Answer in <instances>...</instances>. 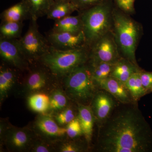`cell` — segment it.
<instances>
[{
  "instance_id": "cell-1",
  "label": "cell",
  "mask_w": 152,
  "mask_h": 152,
  "mask_svg": "<svg viewBox=\"0 0 152 152\" xmlns=\"http://www.w3.org/2000/svg\"><path fill=\"white\" fill-rule=\"evenodd\" d=\"M135 103L118 104L99 126L97 151L152 152L151 129Z\"/></svg>"
},
{
  "instance_id": "cell-2",
  "label": "cell",
  "mask_w": 152,
  "mask_h": 152,
  "mask_svg": "<svg viewBox=\"0 0 152 152\" xmlns=\"http://www.w3.org/2000/svg\"><path fill=\"white\" fill-rule=\"evenodd\" d=\"M113 2V0H104L97 5L79 11L83 23V31L89 48L112 31Z\"/></svg>"
},
{
  "instance_id": "cell-3",
  "label": "cell",
  "mask_w": 152,
  "mask_h": 152,
  "mask_svg": "<svg viewBox=\"0 0 152 152\" xmlns=\"http://www.w3.org/2000/svg\"><path fill=\"white\" fill-rule=\"evenodd\" d=\"M112 31L124 58L137 65L135 53L141 34V28L137 22L117 7H114Z\"/></svg>"
},
{
  "instance_id": "cell-4",
  "label": "cell",
  "mask_w": 152,
  "mask_h": 152,
  "mask_svg": "<svg viewBox=\"0 0 152 152\" xmlns=\"http://www.w3.org/2000/svg\"><path fill=\"white\" fill-rule=\"evenodd\" d=\"M89 51L87 46L69 50H58L51 48L40 61L57 78H63L76 68L88 62Z\"/></svg>"
},
{
  "instance_id": "cell-5",
  "label": "cell",
  "mask_w": 152,
  "mask_h": 152,
  "mask_svg": "<svg viewBox=\"0 0 152 152\" xmlns=\"http://www.w3.org/2000/svg\"><path fill=\"white\" fill-rule=\"evenodd\" d=\"M66 91L77 103L88 105L97 91L88 62L76 68L63 78Z\"/></svg>"
},
{
  "instance_id": "cell-6",
  "label": "cell",
  "mask_w": 152,
  "mask_h": 152,
  "mask_svg": "<svg viewBox=\"0 0 152 152\" xmlns=\"http://www.w3.org/2000/svg\"><path fill=\"white\" fill-rule=\"evenodd\" d=\"M37 21L31 19L26 32L18 39L21 50L30 65L40 61L51 49L46 37L39 31Z\"/></svg>"
},
{
  "instance_id": "cell-7",
  "label": "cell",
  "mask_w": 152,
  "mask_h": 152,
  "mask_svg": "<svg viewBox=\"0 0 152 152\" xmlns=\"http://www.w3.org/2000/svg\"><path fill=\"white\" fill-rule=\"evenodd\" d=\"M89 49L90 63L115 64L122 58L112 31L96 41Z\"/></svg>"
},
{
  "instance_id": "cell-8",
  "label": "cell",
  "mask_w": 152,
  "mask_h": 152,
  "mask_svg": "<svg viewBox=\"0 0 152 152\" xmlns=\"http://www.w3.org/2000/svg\"><path fill=\"white\" fill-rule=\"evenodd\" d=\"M27 73L24 79L23 91L25 94L42 92L57 78L40 61L30 65L26 71Z\"/></svg>"
},
{
  "instance_id": "cell-9",
  "label": "cell",
  "mask_w": 152,
  "mask_h": 152,
  "mask_svg": "<svg viewBox=\"0 0 152 152\" xmlns=\"http://www.w3.org/2000/svg\"><path fill=\"white\" fill-rule=\"evenodd\" d=\"M36 138L34 130L12 126L7 128L2 137L8 150L14 152L30 151Z\"/></svg>"
},
{
  "instance_id": "cell-10",
  "label": "cell",
  "mask_w": 152,
  "mask_h": 152,
  "mask_svg": "<svg viewBox=\"0 0 152 152\" xmlns=\"http://www.w3.org/2000/svg\"><path fill=\"white\" fill-rule=\"evenodd\" d=\"M0 57L4 64L21 72L27 70L30 64L23 54L17 39H0Z\"/></svg>"
},
{
  "instance_id": "cell-11",
  "label": "cell",
  "mask_w": 152,
  "mask_h": 152,
  "mask_svg": "<svg viewBox=\"0 0 152 152\" xmlns=\"http://www.w3.org/2000/svg\"><path fill=\"white\" fill-rule=\"evenodd\" d=\"M46 37L51 48L58 50H69L87 46L83 31L73 34L51 30L47 33Z\"/></svg>"
},
{
  "instance_id": "cell-12",
  "label": "cell",
  "mask_w": 152,
  "mask_h": 152,
  "mask_svg": "<svg viewBox=\"0 0 152 152\" xmlns=\"http://www.w3.org/2000/svg\"><path fill=\"white\" fill-rule=\"evenodd\" d=\"M56 121L49 115H39L35 121L34 131L35 134L52 142L62 140L67 135L66 128L60 126Z\"/></svg>"
},
{
  "instance_id": "cell-13",
  "label": "cell",
  "mask_w": 152,
  "mask_h": 152,
  "mask_svg": "<svg viewBox=\"0 0 152 152\" xmlns=\"http://www.w3.org/2000/svg\"><path fill=\"white\" fill-rule=\"evenodd\" d=\"M100 89L95 93L90 105L98 126L102 124L110 116L118 104V102L110 93Z\"/></svg>"
},
{
  "instance_id": "cell-14",
  "label": "cell",
  "mask_w": 152,
  "mask_h": 152,
  "mask_svg": "<svg viewBox=\"0 0 152 152\" xmlns=\"http://www.w3.org/2000/svg\"><path fill=\"white\" fill-rule=\"evenodd\" d=\"M95 83L98 88L110 93L120 103L128 104L135 103L125 83L113 77L110 76Z\"/></svg>"
},
{
  "instance_id": "cell-15",
  "label": "cell",
  "mask_w": 152,
  "mask_h": 152,
  "mask_svg": "<svg viewBox=\"0 0 152 152\" xmlns=\"http://www.w3.org/2000/svg\"><path fill=\"white\" fill-rule=\"evenodd\" d=\"M78 115L83 134L86 140L89 145L92 138L94 125L96 118L89 105L77 103Z\"/></svg>"
},
{
  "instance_id": "cell-16",
  "label": "cell",
  "mask_w": 152,
  "mask_h": 152,
  "mask_svg": "<svg viewBox=\"0 0 152 152\" xmlns=\"http://www.w3.org/2000/svg\"><path fill=\"white\" fill-rule=\"evenodd\" d=\"M20 71L3 64L0 69V98L1 100L8 96L10 91L15 84Z\"/></svg>"
},
{
  "instance_id": "cell-17",
  "label": "cell",
  "mask_w": 152,
  "mask_h": 152,
  "mask_svg": "<svg viewBox=\"0 0 152 152\" xmlns=\"http://www.w3.org/2000/svg\"><path fill=\"white\" fill-rule=\"evenodd\" d=\"M1 22L23 23L31 20V16L27 6L22 1L4 10L1 14Z\"/></svg>"
},
{
  "instance_id": "cell-18",
  "label": "cell",
  "mask_w": 152,
  "mask_h": 152,
  "mask_svg": "<svg viewBox=\"0 0 152 152\" xmlns=\"http://www.w3.org/2000/svg\"><path fill=\"white\" fill-rule=\"evenodd\" d=\"M140 70L137 65L122 57L114 64L110 76L125 83L133 74Z\"/></svg>"
},
{
  "instance_id": "cell-19",
  "label": "cell",
  "mask_w": 152,
  "mask_h": 152,
  "mask_svg": "<svg viewBox=\"0 0 152 152\" xmlns=\"http://www.w3.org/2000/svg\"><path fill=\"white\" fill-rule=\"evenodd\" d=\"M83 26L80 15H69L59 20L55 21L51 30L56 32H65L78 34L83 31Z\"/></svg>"
},
{
  "instance_id": "cell-20",
  "label": "cell",
  "mask_w": 152,
  "mask_h": 152,
  "mask_svg": "<svg viewBox=\"0 0 152 152\" xmlns=\"http://www.w3.org/2000/svg\"><path fill=\"white\" fill-rule=\"evenodd\" d=\"M77 9L70 0L55 1L46 15L47 18L55 21L71 15Z\"/></svg>"
},
{
  "instance_id": "cell-21",
  "label": "cell",
  "mask_w": 152,
  "mask_h": 152,
  "mask_svg": "<svg viewBox=\"0 0 152 152\" xmlns=\"http://www.w3.org/2000/svg\"><path fill=\"white\" fill-rule=\"evenodd\" d=\"M27 6L31 19L37 20L46 15L55 0H21Z\"/></svg>"
},
{
  "instance_id": "cell-22",
  "label": "cell",
  "mask_w": 152,
  "mask_h": 152,
  "mask_svg": "<svg viewBox=\"0 0 152 152\" xmlns=\"http://www.w3.org/2000/svg\"><path fill=\"white\" fill-rule=\"evenodd\" d=\"M141 70L133 74L125 83L135 103H137L141 98L148 94L142 84L140 78Z\"/></svg>"
},
{
  "instance_id": "cell-23",
  "label": "cell",
  "mask_w": 152,
  "mask_h": 152,
  "mask_svg": "<svg viewBox=\"0 0 152 152\" xmlns=\"http://www.w3.org/2000/svg\"><path fill=\"white\" fill-rule=\"evenodd\" d=\"M29 107L33 111L44 114L50 110V98L42 92L34 93L28 98Z\"/></svg>"
},
{
  "instance_id": "cell-24",
  "label": "cell",
  "mask_w": 152,
  "mask_h": 152,
  "mask_svg": "<svg viewBox=\"0 0 152 152\" xmlns=\"http://www.w3.org/2000/svg\"><path fill=\"white\" fill-rule=\"evenodd\" d=\"M23 23L18 22H1L0 39H17L21 37Z\"/></svg>"
},
{
  "instance_id": "cell-25",
  "label": "cell",
  "mask_w": 152,
  "mask_h": 152,
  "mask_svg": "<svg viewBox=\"0 0 152 152\" xmlns=\"http://www.w3.org/2000/svg\"><path fill=\"white\" fill-rule=\"evenodd\" d=\"M88 64L90 66L92 76L95 82L104 80L110 76L115 64L105 62H88Z\"/></svg>"
},
{
  "instance_id": "cell-26",
  "label": "cell",
  "mask_w": 152,
  "mask_h": 152,
  "mask_svg": "<svg viewBox=\"0 0 152 152\" xmlns=\"http://www.w3.org/2000/svg\"><path fill=\"white\" fill-rule=\"evenodd\" d=\"M50 110L54 111H61L67 107V97L62 91L56 89L53 91L50 96Z\"/></svg>"
},
{
  "instance_id": "cell-27",
  "label": "cell",
  "mask_w": 152,
  "mask_h": 152,
  "mask_svg": "<svg viewBox=\"0 0 152 152\" xmlns=\"http://www.w3.org/2000/svg\"><path fill=\"white\" fill-rule=\"evenodd\" d=\"M78 111V110H77ZM78 112L76 113L75 109L71 107L66 108L61 111L56 116V121L59 125H67L77 116Z\"/></svg>"
},
{
  "instance_id": "cell-28",
  "label": "cell",
  "mask_w": 152,
  "mask_h": 152,
  "mask_svg": "<svg viewBox=\"0 0 152 152\" xmlns=\"http://www.w3.org/2000/svg\"><path fill=\"white\" fill-rule=\"evenodd\" d=\"M82 142L72 141L64 142L60 145L58 151L61 152H81L86 151L87 147Z\"/></svg>"
},
{
  "instance_id": "cell-29",
  "label": "cell",
  "mask_w": 152,
  "mask_h": 152,
  "mask_svg": "<svg viewBox=\"0 0 152 152\" xmlns=\"http://www.w3.org/2000/svg\"><path fill=\"white\" fill-rule=\"evenodd\" d=\"M53 142L42 138H36L30 151L34 152H50L54 151L55 149Z\"/></svg>"
},
{
  "instance_id": "cell-30",
  "label": "cell",
  "mask_w": 152,
  "mask_h": 152,
  "mask_svg": "<svg viewBox=\"0 0 152 152\" xmlns=\"http://www.w3.org/2000/svg\"><path fill=\"white\" fill-rule=\"evenodd\" d=\"M67 136L71 139H75L83 135L80 123L77 116L69 123L66 127Z\"/></svg>"
},
{
  "instance_id": "cell-31",
  "label": "cell",
  "mask_w": 152,
  "mask_h": 152,
  "mask_svg": "<svg viewBox=\"0 0 152 152\" xmlns=\"http://www.w3.org/2000/svg\"><path fill=\"white\" fill-rule=\"evenodd\" d=\"M77 9V11L84 10L102 3L104 0H70Z\"/></svg>"
},
{
  "instance_id": "cell-32",
  "label": "cell",
  "mask_w": 152,
  "mask_h": 152,
  "mask_svg": "<svg viewBox=\"0 0 152 152\" xmlns=\"http://www.w3.org/2000/svg\"><path fill=\"white\" fill-rule=\"evenodd\" d=\"M136 0H113L117 7L126 14L134 12V3Z\"/></svg>"
},
{
  "instance_id": "cell-33",
  "label": "cell",
  "mask_w": 152,
  "mask_h": 152,
  "mask_svg": "<svg viewBox=\"0 0 152 152\" xmlns=\"http://www.w3.org/2000/svg\"><path fill=\"white\" fill-rule=\"evenodd\" d=\"M140 78L142 84L148 93L152 91V72L141 70Z\"/></svg>"
},
{
  "instance_id": "cell-34",
  "label": "cell",
  "mask_w": 152,
  "mask_h": 152,
  "mask_svg": "<svg viewBox=\"0 0 152 152\" xmlns=\"http://www.w3.org/2000/svg\"><path fill=\"white\" fill-rule=\"evenodd\" d=\"M55 1H57V0H55Z\"/></svg>"
},
{
  "instance_id": "cell-35",
  "label": "cell",
  "mask_w": 152,
  "mask_h": 152,
  "mask_svg": "<svg viewBox=\"0 0 152 152\" xmlns=\"http://www.w3.org/2000/svg\"><path fill=\"white\" fill-rule=\"evenodd\" d=\"M151 92H152V91Z\"/></svg>"
}]
</instances>
